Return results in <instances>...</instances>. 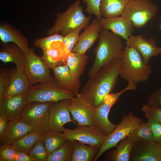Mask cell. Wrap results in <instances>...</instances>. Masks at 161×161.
Here are the masks:
<instances>
[{
	"label": "cell",
	"mask_w": 161,
	"mask_h": 161,
	"mask_svg": "<svg viewBox=\"0 0 161 161\" xmlns=\"http://www.w3.org/2000/svg\"><path fill=\"white\" fill-rule=\"evenodd\" d=\"M142 123V119L131 112L124 115L121 122L115 128L106 136L104 142L93 161H96L106 151L116 146L118 143L128 136Z\"/></svg>",
	"instance_id": "obj_8"
},
{
	"label": "cell",
	"mask_w": 161,
	"mask_h": 161,
	"mask_svg": "<svg viewBox=\"0 0 161 161\" xmlns=\"http://www.w3.org/2000/svg\"><path fill=\"white\" fill-rule=\"evenodd\" d=\"M28 154L34 161H46L47 156L42 137L32 147Z\"/></svg>",
	"instance_id": "obj_35"
},
{
	"label": "cell",
	"mask_w": 161,
	"mask_h": 161,
	"mask_svg": "<svg viewBox=\"0 0 161 161\" xmlns=\"http://www.w3.org/2000/svg\"><path fill=\"white\" fill-rule=\"evenodd\" d=\"M126 44L139 52L147 64L151 57L161 53V47L157 46L155 40L152 38L147 39L143 35H132L126 41Z\"/></svg>",
	"instance_id": "obj_15"
},
{
	"label": "cell",
	"mask_w": 161,
	"mask_h": 161,
	"mask_svg": "<svg viewBox=\"0 0 161 161\" xmlns=\"http://www.w3.org/2000/svg\"><path fill=\"white\" fill-rule=\"evenodd\" d=\"M147 120L153 134V140L158 143L161 141V123L153 120Z\"/></svg>",
	"instance_id": "obj_40"
},
{
	"label": "cell",
	"mask_w": 161,
	"mask_h": 161,
	"mask_svg": "<svg viewBox=\"0 0 161 161\" xmlns=\"http://www.w3.org/2000/svg\"><path fill=\"white\" fill-rule=\"evenodd\" d=\"M161 149L154 140L137 142L132 150L129 161H159Z\"/></svg>",
	"instance_id": "obj_14"
},
{
	"label": "cell",
	"mask_w": 161,
	"mask_h": 161,
	"mask_svg": "<svg viewBox=\"0 0 161 161\" xmlns=\"http://www.w3.org/2000/svg\"><path fill=\"white\" fill-rule=\"evenodd\" d=\"M0 40L1 43L15 44L20 47L25 55L31 49L27 39L23 33L8 23L0 24Z\"/></svg>",
	"instance_id": "obj_21"
},
{
	"label": "cell",
	"mask_w": 161,
	"mask_h": 161,
	"mask_svg": "<svg viewBox=\"0 0 161 161\" xmlns=\"http://www.w3.org/2000/svg\"><path fill=\"white\" fill-rule=\"evenodd\" d=\"M21 151L12 145L0 146V161H19Z\"/></svg>",
	"instance_id": "obj_34"
},
{
	"label": "cell",
	"mask_w": 161,
	"mask_h": 161,
	"mask_svg": "<svg viewBox=\"0 0 161 161\" xmlns=\"http://www.w3.org/2000/svg\"><path fill=\"white\" fill-rule=\"evenodd\" d=\"M0 60L4 64L12 62L18 69H24L26 56L22 50L15 44L1 43Z\"/></svg>",
	"instance_id": "obj_23"
},
{
	"label": "cell",
	"mask_w": 161,
	"mask_h": 161,
	"mask_svg": "<svg viewBox=\"0 0 161 161\" xmlns=\"http://www.w3.org/2000/svg\"><path fill=\"white\" fill-rule=\"evenodd\" d=\"M81 3V0H75L66 10L57 13L53 26L47 32V35L58 32L64 36L83 23L90 21L91 17L84 15Z\"/></svg>",
	"instance_id": "obj_4"
},
{
	"label": "cell",
	"mask_w": 161,
	"mask_h": 161,
	"mask_svg": "<svg viewBox=\"0 0 161 161\" xmlns=\"http://www.w3.org/2000/svg\"><path fill=\"white\" fill-rule=\"evenodd\" d=\"M72 142L73 151L71 161H93L100 148L78 141Z\"/></svg>",
	"instance_id": "obj_28"
},
{
	"label": "cell",
	"mask_w": 161,
	"mask_h": 161,
	"mask_svg": "<svg viewBox=\"0 0 161 161\" xmlns=\"http://www.w3.org/2000/svg\"><path fill=\"white\" fill-rule=\"evenodd\" d=\"M27 103L25 95L3 98L0 100V115L8 121L19 119Z\"/></svg>",
	"instance_id": "obj_19"
},
{
	"label": "cell",
	"mask_w": 161,
	"mask_h": 161,
	"mask_svg": "<svg viewBox=\"0 0 161 161\" xmlns=\"http://www.w3.org/2000/svg\"><path fill=\"white\" fill-rule=\"evenodd\" d=\"M159 28L160 30L161 31V20L159 24Z\"/></svg>",
	"instance_id": "obj_43"
},
{
	"label": "cell",
	"mask_w": 161,
	"mask_h": 161,
	"mask_svg": "<svg viewBox=\"0 0 161 161\" xmlns=\"http://www.w3.org/2000/svg\"><path fill=\"white\" fill-rule=\"evenodd\" d=\"M72 119L79 126L94 125L95 108L79 93L70 99L69 104Z\"/></svg>",
	"instance_id": "obj_12"
},
{
	"label": "cell",
	"mask_w": 161,
	"mask_h": 161,
	"mask_svg": "<svg viewBox=\"0 0 161 161\" xmlns=\"http://www.w3.org/2000/svg\"><path fill=\"white\" fill-rule=\"evenodd\" d=\"M83 32L79 36L78 41L72 52L85 53L98 38L103 29L100 21L96 18L83 28Z\"/></svg>",
	"instance_id": "obj_18"
},
{
	"label": "cell",
	"mask_w": 161,
	"mask_h": 161,
	"mask_svg": "<svg viewBox=\"0 0 161 161\" xmlns=\"http://www.w3.org/2000/svg\"><path fill=\"white\" fill-rule=\"evenodd\" d=\"M100 21L103 29L110 31L126 41L132 35L134 31V27L132 22L124 16L103 17Z\"/></svg>",
	"instance_id": "obj_17"
},
{
	"label": "cell",
	"mask_w": 161,
	"mask_h": 161,
	"mask_svg": "<svg viewBox=\"0 0 161 161\" xmlns=\"http://www.w3.org/2000/svg\"><path fill=\"white\" fill-rule=\"evenodd\" d=\"M90 21L81 25L75 30L64 36L63 43L68 54L71 52L77 43L79 38V33L83 29L90 23Z\"/></svg>",
	"instance_id": "obj_33"
},
{
	"label": "cell",
	"mask_w": 161,
	"mask_h": 161,
	"mask_svg": "<svg viewBox=\"0 0 161 161\" xmlns=\"http://www.w3.org/2000/svg\"><path fill=\"white\" fill-rule=\"evenodd\" d=\"M121 59H117L104 66L89 78L80 95L95 108L103 101L105 97L112 93L120 75Z\"/></svg>",
	"instance_id": "obj_1"
},
{
	"label": "cell",
	"mask_w": 161,
	"mask_h": 161,
	"mask_svg": "<svg viewBox=\"0 0 161 161\" xmlns=\"http://www.w3.org/2000/svg\"><path fill=\"white\" fill-rule=\"evenodd\" d=\"M51 103L32 101L27 103L19 119L35 129L45 131H48L49 108Z\"/></svg>",
	"instance_id": "obj_9"
},
{
	"label": "cell",
	"mask_w": 161,
	"mask_h": 161,
	"mask_svg": "<svg viewBox=\"0 0 161 161\" xmlns=\"http://www.w3.org/2000/svg\"><path fill=\"white\" fill-rule=\"evenodd\" d=\"M159 161H161V155Z\"/></svg>",
	"instance_id": "obj_45"
},
{
	"label": "cell",
	"mask_w": 161,
	"mask_h": 161,
	"mask_svg": "<svg viewBox=\"0 0 161 161\" xmlns=\"http://www.w3.org/2000/svg\"><path fill=\"white\" fill-rule=\"evenodd\" d=\"M121 60L120 75L125 81L136 83L149 79L152 72L151 66L144 62L140 54L133 47H124Z\"/></svg>",
	"instance_id": "obj_3"
},
{
	"label": "cell",
	"mask_w": 161,
	"mask_h": 161,
	"mask_svg": "<svg viewBox=\"0 0 161 161\" xmlns=\"http://www.w3.org/2000/svg\"><path fill=\"white\" fill-rule=\"evenodd\" d=\"M64 37L58 32H56L53 35L35 40L34 42V45L41 49L43 50L48 47L53 42L60 41L63 42Z\"/></svg>",
	"instance_id": "obj_36"
},
{
	"label": "cell",
	"mask_w": 161,
	"mask_h": 161,
	"mask_svg": "<svg viewBox=\"0 0 161 161\" xmlns=\"http://www.w3.org/2000/svg\"><path fill=\"white\" fill-rule=\"evenodd\" d=\"M89 58L88 56L85 53L76 52H72L68 55L66 63L74 77L80 79L84 73Z\"/></svg>",
	"instance_id": "obj_25"
},
{
	"label": "cell",
	"mask_w": 161,
	"mask_h": 161,
	"mask_svg": "<svg viewBox=\"0 0 161 161\" xmlns=\"http://www.w3.org/2000/svg\"><path fill=\"white\" fill-rule=\"evenodd\" d=\"M52 69L54 78L60 86L75 96L79 94L81 84L80 79L72 75L66 64L59 65Z\"/></svg>",
	"instance_id": "obj_20"
},
{
	"label": "cell",
	"mask_w": 161,
	"mask_h": 161,
	"mask_svg": "<svg viewBox=\"0 0 161 161\" xmlns=\"http://www.w3.org/2000/svg\"><path fill=\"white\" fill-rule=\"evenodd\" d=\"M43 51L42 57L49 69H53L59 65L66 64L68 54L63 42H54Z\"/></svg>",
	"instance_id": "obj_24"
},
{
	"label": "cell",
	"mask_w": 161,
	"mask_h": 161,
	"mask_svg": "<svg viewBox=\"0 0 161 161\" xmlns=\"http://www.w3.org/2000/svg\"><path fill=\"white\" fill-rule=\"evenodd\" d=\"M137 88L135 83L129 82L127 86L121 91L111 93L106 95L103 103L95 108L94 125L106 136L110 134L117 126L112 123L108 118L111 108L123 93L128 90L135 91Z\"/></svg>",
	"instance_id": "obj_5"
},
{
	"label": "cell",
	"mask_w": 161,
	"mask_h": 161,
	"mask_svg": "<svg viewBox=\"0 0 161 161\" xmlns=\"http://www.w3.org/2000/svg\"><path fill=\"white\" fill-rule=\"evenodd\" d=\"M141 110L147 120H154L161 123V108L151 106L147 104L143 105Z\"/></svg>",
	"instance_id": "obj_37"
},
{
	"label": "cell",
	"mask_w": 161,
	"mask_h": 161,
	"mask_svg": "<svg viewBox=\"0 0 161 161\" xmlns=\"http://www.w3.org/2000/svg\"><path fill=\"white\" fill-rule=\"evenodd\" d=\"M34 129L20 119L8 121L5 132L0 137V146L12 145Z\"/></svg>",
	"instance_id": "obj_22"
},
{
	"label": "cell",
	"mask_w": 161,
	"mask_h": 161,
	"mask_svg": "<svg viewBox=\"0 0 161 161\" xmlns=\"http://www.w3.org/2000/svg\"><path fill=\"white\" fill-rule=\"evenodd\" d=\"M131 0H101L100 10L102 17H115L121 16Z\"/></svg>",
	"instance_id": "obj_27"
},
{
	"label": "cell",
	"mask_w": 161,
	"mask_h": 161,
	"mask_svg": "<svg viewBox=\"0 0 161 161\" xmlns=\"http://www.w3.org/2000/svg\"><path fill=\"white\" fill-rule=\"evenodd\" d=\"M101 0H83L86 5L85 11L89 14H93L100 21L102 18L100 10Z\"/></svg>",
	"instance_id": "obj_38"
},
{
	"label": "cell",
	"mask_w": 161,
	"mask_h": 161,
	"mask_svg": "<svg viewBox=\"0 0 161 161\" xmlns=\"http://www.w3.org/2000/svg\"><path fill=\"white\" fill-rule=\"evenodd\" d=\"M127 137L134 143L153 140V134L148 122H142L133 130Z\"/></svg>",
	"instance_id": "obj_31"
},
{
	"label": "cell",
	"mask_w": 161,
	"mask_h": 161,
	"mask_svg": "<svg viewBox=\"0 0 161 161\" xmlns=\"http://www.w3.org/2000/svg\"><path fill=\"white\" fill-rule=\"evenodd\" d=\"M28 103L32 101L57 103L75 96L60 86L53 80L32 85L25 95Z\"/></svg>",
	"instance_id": "obj_6"
},
{
	"label": "cell",
	"mask_w": 161,
	"mask_h": 161,
	"mask_svg": "<svg viewBox=\"0 0 161 161\" xmlns=\"http://www.w3.org/2000/svg\"><path fill=\"white\" fill-rule=\"evenodd\" d=\"M13 69L8 70L1 68L0 70V100L3 97L6 88L12 75Z\"/></svg>",
	"instance_id": "obj_39"
},
{
	"label": "cell",
	"mask_w": 161,
	"mask_h": 161,
	"mask_svg": "<svg viewBox=\"0 0 161 161\" xmlns=\"http://www.w3.org/2000/svg\"><path fill=\"white\" fill-rule=\"evenodd\" d=\"M95 48V59L89 71V77L104 66L117 59H122L124 46L119 36L110 31L103 29Z\"/></svg>",
	"instance_id": "obj_2"
},
{
	"label": "cell",
	"mask_w": 161,
	"mask_h": 161,
	"mask_svg": "<svg viewBox=\"0 0 161 161\" xmlns=\"http://www.w3.org/2000/svg\"><path fill=\"white\" fill-rule=\"evenodd\" d=\"M32 85L24 69H13L2 98L26 95Z\"/></svg>",
	"instance_id": "obj_16"
},
{
	"label": "cell",
	"mask_w": 161,
	"mask_h": 161,
	"mask_svg": "<svg viewBox=\"0 0 161 161\" xmlns=\"http://www.w3.org/2000/svg\"><path fill=\"white\" fill-rule=\"evenodd\" d=\"M42 138L47 157L61 148L67 141L63 133L51 130L45 132Z\"/></svg>",
	"instance_id": "obj_29"
},
{
	"label": "cell",
	"mask_w": 161,
	"mask_h": 161,
	"mask_svg": "<svg viewBox=\"0 0 161 161\" xmlns=\"http://www.w3.org/2000/svg\"><path fill=\"white\" fill-rule=\"evenodd\" d=\"M147 102L150 106L161 108V86L149 95Z\"/></svg>",
	"instance_id": "obj_41"
},
{
	"label": "cell",
	"mask_w": 161,
	"mask_h": 161,
	"mask_svg": "<svg viewBox=\"0 0 161 161\" xmlns=\"http://www.w3.org/2000/svg\"><path fill=\"white\" fill-rule=\"evenodd\" d=\"M158 144L161 149V141L160 142L158 143Z\"/></svg>",
	"instance_id": "obj_44"
},
{
	"label": "cell",
	"mask_w": 161,
	"mask_h": 161,
	"mask_svg": "<svg viewBox=\"0 0 161 161\" xmlns=\"http://www.w3.org/2000/svg\"><path fill=\"white\" fill-rule=\"evenodd\" d=\"M8 120L0 115V137L5 132L8 126Z\"/></svg>",
	"instance_id": "obj_42"
},
{
	"label": "cell",
	"mask_w": 161,
	"mask_h": 161,
	"mask_svg": "<svg viewBox=\"0 0 161 161\" xmlns=\"http://www.w3.org/2000/svg\"><path fill=\"white\" fill-rule=\"evenodd\" d=\"M157 6L150 0H131L121 15L129 19L134 28H141L155 16Z\"/></svg>",
	"instance_id": "obj_7"
},
{
	"label": "cell",
	"mask_w": 161,
	"mask_h": 161,
	"mask_svg": "<svg viewBox=\"0 0 161 161\" xmlns=\"http://www.w3.org/2000/svg\"><path fill=\"white\" fill-rule=\"evenodd\" d=\"M45 132L41 130L34 129L11 145L18 151L28 154L32 147Z\"/></svg>",
	"instance_id": "obj_30"
},
{
	"label": "cell",
	"mask_w": 161,
	"mask_h": 161,
	"mask_svg": "<svg viewBox=\"0 0 161 161\" xmlns=\"http://www.w3.org/2000/svg\"><path fill=\"white\" fill-rule=\"evenodd\" d=\"M70 100L64 99L57 103H51L49 113V130L61 132L64 128V126L66 123L72 122L77 124L70 116L69 108Z\"/></svg>",
	"instance_id": "obj_13"
},
{
	"label": "cell",
	"mask_w": 161,
	"mask_h": 161,
	"mask_svg": "<svg viewBox=\"0 0 161 161\" xmlns=\"http://www.w3.org/2000/svg\"><path fill=\"white\" fill-rule=\"evenodd\" d=\"M135 143L127 137L122 140L116 149L109 152L104 159L107 161H129Z\"/></svg>",
	"instance_id": "obj_26"
},
{
	"label": "cell",
	"mask_w": 161,
	"mask_h": 161,
	"mask_svg": "<svg viewBox=\"0 0 161 161\" xmlns=\"http://www.w3.org/2000/svg\"><path fill=\"white\" fill-rule=\"evenodd\" d=\"M73 149L72 142L67 140L61 148L48 156L46 161H71Z\"/></svg>",
	"instance_id": "obj_32"
},
{
	"label": "cell",
	"mask_w": 161,
	"mask_h": 161,
	"mask_svg": "<svg viewBox=\"0 0 161 161\" xmlns=\"http://www.w3.org/2000/svg\"><path fill=\"white\" fill-rule=\"evenodd\" d=\"M62 132L67 140H76L100 149L106 136L95 126H79L73 129L64 128Z\"/></svg>",
	"instance_id": "obj_10"
},
{
	"label": "cell",
	"mask_w": 161,
	"mask_h": 161,
	"mask_svg": "<svg viewBox=\"0 0 161 161\" xmlns=\"http://www.w3.org/2000/svg\"><path fill=\"white\" fill-rule=\"evenodd\" d=\"M26 56L24 71L32 85L37 83L50 81L54 79L42 57L36 55L32 49Z\"/></svg>",
	"instance_id": "obj_11"
}]
</instances>
